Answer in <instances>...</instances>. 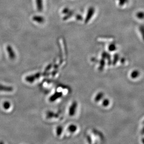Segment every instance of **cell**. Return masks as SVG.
<instances>
[{
	"instance_id": "obj_1",
	"label": "cell",
	"mask_w": 144,
	"mask_h": 144,
	"mask_svg": "<svg viewBox=\"0 0 144 144\" xmlns=\"http://www.w3.org/2000/svg\"><path fill=\"white\" fill-rule=\"evenodd\" d=\"M95 13V9L94 7H91L89 8L88 12H87V14L86 15L85 20V22L86 23L89 22V21L91 20V18L93 17Z\"/></svg>"
},
{
	"instance_id": "obj_2",
	"label": "cell",
	"mask_w": 144,
	"mask_h": 144,
	"mask_svg": "<svg viewBox=\"0 0 144 144\" xmlns=\"http://www.w3.org/2000/svg\"><path fill=\"white\" fill-rule=\"evenodd\" d=\"M42 75V74H41L40 73H37L35 74L26 77V80L27 82H29V83H33V82L35 81V80L36 79H38L40 77L41 75Z\"/></svg>"
},
{
	"instance_id": "obj_3",
	"label": "cell",
	"mask_w": 144,
	"mask_h": 144,
	"mask_svg": "<svg viewBox=\"0 0 144 144\" xmlns=\"http://www.w3.org/2000/svg\"><path fill=\"white\" fill-rule=\"evenodd\" d=\"M77 107V103L76 101L73 102L71 105V106L69 109V115L71 116H73L75 114V113L76 112V108Z\"/></svg>"
},
{
	"instance_id": "obj_4",
	"label": "cell",
	"mask_w": 144,
	"mask_h": 144,
	"mask_svg": "<svg viewBox=\"0 0 144 144\" xmlns=\"http://www.w3.org/2000/svg\"><path fill=\"white\" fill-rule=\"evenodd\" d=\"M62 93L61 92H56L53 95L50 97L49 98V100L50 102H54L55 100L58 99L62 97Z\"/></svg>"
},
{
	"instance_id": "obj_5",
	"label": "cell",
	"mask_w": 144,
	"mask_h": 144,
	"mask_svg": "<svg viewBox=\"0 0 144 144\" xmlns=\"http://www.w3.org/2000/svg\"><path fill=\"white\" fill-rule=\"evenodd\" d=\"M7 50L8 51L9 57L11 59H14L15 58V54L13 50V49L10 46H8L7 47Z\"/></svg>"
},
{
	"instance_id": "obj_6",
	"label": "cell",
	"mask_w": 144,
	"mask_h": 144,
	"mask_svg": "<svg viewBox=\"0 0 144 144\" xmlns=\"http://www.w3.org/2000/svg\"><path fill=\"white\" fill-rule=\"evenodd\" d=\"M37 8L38 11L41 12L43 10V0H36Z\"/></svg>"
},
{
	"instance_id": "obj_7",
	"label": "cell",
	"mask_w": 144,
	"mask_h": 144,
	"mask_svg": "<svg viewBox=\"0 0 144 144\" xmlns=\"http://www.w3.org/2000/svg\"><path fill=\"white\" fill-rule=\"evenodd\" d=\"M33 20L39 23H42L45 22V18L40 15H35L33 16Z\"/></svg>"
},
{
	"instance_id": "obj_8",
	"label": "cell",
	"mask_w": 144,
	"mask_h": 144,
	"mask_svg": "<svg viewBox=\"0 0 144 144\" xmlns=\"http://www.w3.org/2000/svg\"><path fill=\"white\" fill-rule=\"evenodd\" d=\"M13 91V87L11 86H4L3 85H0V91H4L7 92H11Z\"/></svg>"
},
{
	"instance_id": "obj_9",
	"label": "cell",
	"mask_w": 144,
	"mask_h": 144,
	"mask_svg": "<svg viewBox=\"0 0 144 144\" xmlns=\"http://www.w3.org/2000/svg\"><path fill=\"white\" fill-rule=\"evenodd\" d=\"M59 117V115L58 114H56L53 112H49L47 113V118L48 119H51L53 118H58Z\"/></svg>"
},
{
	"instance_id": "obj_10",
	"label": "cell",
	"mask_w": 144,
	"mask_h": 144,
	"mask_svg": "<svg viewBox=\"0 0 144 144\" xmlns=\"http://www.w3.org/2000/svg\"><path fill=\"white\" fill-rule=\"evenodd\" d=\"M102 57L104 59H107L109 60V64L111 65V56L108 53L106 52H104L102 54Z\"/></svg>"
},
{
	"instance_id": "obj_11",
	"label": "cell",
	"mask_w": 144,
	"mask_h": 144,
	"mask_svg": "<svg viewBox=\"0 0 144 144\" xmlns=\"http://www.w3.org/2000/svg\"><path fill=\"white\" fill-rule=\"evenodd\" d=\"M104 94L103 92H99L98 94H97L95 97V100L96 102H98L100 100H101V99L103 98L104 97Z\"/></svg>"
},
{
	"instance_id": "obj_12",
	"label": "cell",
	"mask_w": 144,
	"mask_h": 144,
	"mask_svg": "<svg viewBox=\"0 0 144 144\" xmlns=\"http://www.w3.org/2000/svg\"><path fill=\"white\" fill-rule=\"evenodd\" d=\"M77 129V127L76 125L74 124H71L69 127H68V130L69 132H75Z\"/></svg>"
},
{
	"instance_id": "obj_13",
	"label": "cell",
	"mask_w": 144,
	"mask_h": 144,
	"mask_svg": "<svg viewBox=\"0 0 144 144\" xmlns=\"http://www.w3.org/2000/svg\"><path fill=\"white\" fill-rule=\"evenodd\" d=\"M137 17L139 19H144V12L140 11L137 13L136 14Z\"/></svg>"
},
{
	"instance_id": "obj_14",
	"label": "cell",
	"mask_w": 144,
	"mask_h": 144,
	"mask_svg": "<svg viewBox=\"0 0 144 144\" xmlns=\"http://www.w3.org/2000/svg\"><path fill=\"white\" fill-rule=\"evenodd\" d=\"M139 75V72L138 70H134L132 72L131 75V77L132 78H136Z\"/></svg>"
},
{
	"instance_id": "obj_15",
	"label": "cell",
	"mask_w": 144,
	"mask_h": 144,
	"mask_svg": "<svg viewBox=\"0 0 144 144\" xmlns=\"http://www.w3.org/2000/svg\"><path fill=\"white\" fill-rule=\"evenodd\" d=\"M11 104L8 101H5L3 104V107L5 110L9 109L10 108Z\"/></svg>"
},
{
	"instance_id": "obj_16",
	"label": "cell",
	"mask_w": 144,
	"mask_h": 144,
	"mask_svg": "<svg viewBox=\"0 0 144 144\" xmlns=\"http://www.w3.org/2000/svg\"><path fill=\"white\" fill-rule=\"evenodd\" d=\"M63 131V127L61 126H58L57 127L56 129V133L58 136H60L62 134V132Z\"/></svg>"
},
{
	"instance_id": "obj_17",
	"label": "cell",
	"mask_w": 144,
	"mask_h": 144,
	"mask_svg": "<svg viewBox=\"0 0 144 144\" xmlns=\"http://www.w3.org/2000/svg\"><path fill=\"white\" fill-rule=\"evenodd\" d=\"M139 30L141 34L142 37L144 41V25H140L139 26Z\"/></svg>"
},
{
	"instance_id": "obj_18",
	"label": "cell",
	"mask_w": 144,
	"mask_h": 144,
	"mask_svg": "<svg viewBox=\"0 0 144 144\" xmlns=\"http://www.w3.org/2000/svg\"><path fill=\"white\" fill-rule=\"evenodd\" d=\"M100 66L99 67V69L100 70H103L104 67V65H105V61H104V59H101L100 61Z\"/></svg>"
},
{
	"instance_id": "obj_19",
	"label": "cell",
	"mask_w": 144,
	"mask_h": 144,
	"mask_svg": "<svg viewBox=\"0 0 144 144\" xmlns=\"http://www.w3.org/2000/svg\"><path fill=\"white\" fill-rule=\"evenodd\" d=\"M119 5L121 6H123L128 3V0H118Z\"/></svg>"
},
{
	"instance_id": "obj_20",
	"label": "cell",
	"mask_w": 144,
	"mask_h": 144,
	"mask_svg": "<svg viewBox=\"0 0 144 144\" xmlns=\"http://www.w3.org/2000/svg\"><path fill=\"white\" fill-rule=\"evenodd\" d=\"M108 49H109V51H114V50L116 49V47L115 45L114 44H111L109 45Z\"/></svg>"
},
{
	"instance_id": "obj_21",
	"label": "cell",
	"mask_w": 144,
	"mask_h": 144,
	"mask_svg": "<svg viewBox=\"0 0 144 144\" xmlns=\"http://www.w3.org/2000/svg\"><path fill=\"white\" fill-rule=\"evenodd\" d=\"M109 104V101L108 99H105L103 102V105L104 106H107Z\"/></svg>"
},
{
	"instance_id": "obj_22",
	"label": "cell",
	"mask_w": 144,
	"mask_h": 144,
	"mask_svg": "<svg viewBox=\"0 0 144 144\" xmlns=\"http://www.w3.org/2000/svg\"><path fill=\"white\" fill-rule=\"evenodd\" d=\"M114 58L113 64V65H115L116 63L117 62V61L118 60L119 56L118 54H115L114 56Z\"/></svg>"
},
{
	"instance_id": "obj_23",
	"label": "cell",
	"mask_w": 144,
	"mask_h": 144,
	"mask_svg": "<svg viewBox=\"0 0 144 144\" xmlns=\"http://www.w3.org/2000/svg\"><path fill=\"white\" fill-rule=\"evenodd\" d=\"M51 67H52V65L51 64L48 65V66L46 68V69H45V71H47L48 70H50V69L51 68Z\"/></svg>"
},
{
	"instance_id": "obj_24",
	"label": "cell",
	"mask_w": 144,
	"mask_h": 144,
	"mask_svg": "<svg viewBox=\"0 0 144 144\" xmlns=\"http://www.w3.org/2000/svg\"><path fill=\"white\" fill-rule=\"evenodd\" d=\"M87 139H88V141H89V143H91V139L90 137L89 136H88V137H87Z\"/></svg>"
},
{
	"instance_id": "obj_25",
	"label": "cell",
	"mask_w": 144,
	"mask_h": 144,
	"mask_svg": "<svg viewBox=\"0 0 144 144\" xmlns=\"http://www.w3.org/2000/svg\"><path fill=\"white\" fill-rule=\"evenodd\" d=\"M77 18L79 20H81V19H82V17H81V16L80 15H78L77 16Z\"/></svg>"
}]
</instances>
